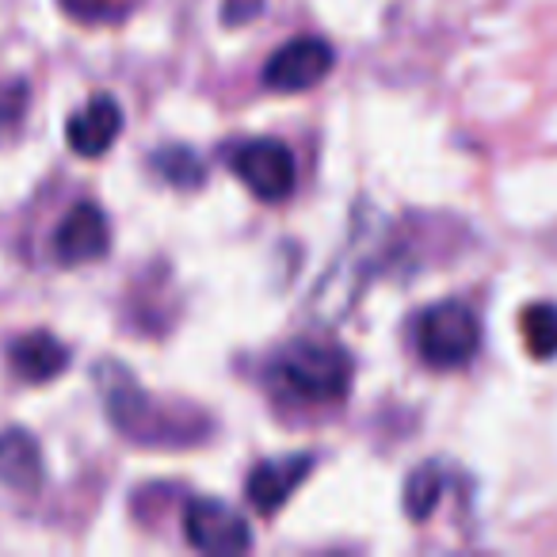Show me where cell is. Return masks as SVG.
Masks as SVG:
<instances>
[{
  "instance_id": "6da1fadb",
  "label": "cell",
  "mask_w": 557,
  "mask_h": 557,
  "mask_svg": "<svg viewBox=\"0 0 557 557\" xmlns=\"http://www.w3.org/2000/svg\"><path fill=\"white\" fill-rule=\"evenodd\" d=\"M96 386H100L108 420L126 440L138 443V447L176 450V447H195V443L207 440L210 432L207 412L191 409V405H164L157 397H149L123 363L103 359L96 367Z\"/></svg>"
},
{
  "instance_id": "7a4b0ae2",
  "label": "cell",
  "mask_w": 557,
  "mask_h": 557,
  "mask_svg": "<svg viewBox=\"0 0 557 557\" xmlns=\"http://www.w3.org/2000/svg\"><path fill=\"white\" fill-rule=\"evenodd\" d=\"M356 359L341 344L290 341L271 359V382L302 405H336L351 389Z\"/></svg>"
},
{
  "instance_id": "3957f363",
  "label": "cell",
  "mask_w": 557,
  "mask_h": 557,
  "mask_svg": "<svg viewBox=\"0 0 557 557\" xmlns=\"http://www.w3.org/2000/svg\"><path fill=\"white\" fill-rule=\"evenodd\" d=\"M412 344L432 371H462L481 351V318L458 298L432 302L412 325Z\"/></svg>"
},
{
  "instance_id": "277c9868",
  "label": "cell",
  "mask_w": 557,
  "mask_h": 557,
  "mask_svg": "<svg viewBox=\"0 0 557 557\" xmlns=\"http://www.w3.org/2000/svg\"><path fill=\"white\" fill-rule=\"evenodd\" d=\"M230 172L256 195L260 202H283L290 199L298 184V164L290 146L278 138H248L225 149Z\"/></svg>"
},
{
  "instance_id": "5b68a950",
  "label": "cell",
  "mask_w": 557,
  "mask_h": 557,
  "mask_svg": "<svg viewBox=\"0 0 557 557\" xmlns=\"http://www.w3.org/2000/svg\"><path fill=\"white\" fill-rule=\"evenodd\" d=\"M184 534L199 554L210 557H237L252 549V531L240 519L237 508L214 500V496H195L184 508Z\"/></svg>"
},
{
  "instance_id": "8992f818",
  "label": "cell",
  "mask_w": 557,
  "mask_h": 557,
  "mask_svg": "<svg viewBox=\"0 0 557 557\" xmlns=\"http://www.w3.org/2000/svg\"><path fill=\"white\" fill-rule=\"evenodd\" d=\"M333 62H336V54L325 39H313V35L290 39L268 58V65H263V85L283 96L310 92V88H318L321 81L333 73Z\"/></svg>"
},
{
  "instance_id": "52a82bcc",
  "label": "cell",
  "mask_w": 557,
  "mask_h": 557,
  "mask_svg": "<svg viewBox=\"0 0 557 557\" xmlns=\"http://www.w3.org/2000/svg\"><path fill=\"white\" fill-rule=\"evenodd\" d=\"M111 248V225L103 207L96 202H73L54 230V260L62 268H81V263L103 260Z\"/></svg>"
},
{
  "instance_id": "ba28073f",
  "label": "cell",
  "mask_w": 557,
  "mask_h": 557,
  "mask_svg": "<svg viewBox=\"0 0 557 557\" xmlns=\"http://www.w3.org/2000/svg\"><path fill=\"white\" fill-rule=\"evenodd\" d=\"M313 455H287V458H268L260 462L245 481V496L260 516H275L278 508H287L295 488L313 473Z\"/></svg>"
},
{
  "instance_id": "9c48e42d",
  "label": "cell",
  "mask_w": 557,
  "mask_h": 557,
  "mask_svg": "<svg viewBox=\"0 0 557 557\" xmlns=\"http://www.w3.org/2000/svg\"><path fill=\"white\" fill-rule=\"evenodd\" d=\"M70 344H62L54 333L47 329H35V333H24L9 344V367L20 382H32V386H47L58 374H65L70 367Z\"/></svg>"
},
{
  "instance_id": "30bf717a",
  "label": "cell",
  "mask_w": 557,
  "mask_h": 557,
  "mask_svg": "<svg viewBox=\"0 0 557 557\" xmlns=\"http://www.w3.org/2000/svg\"><path fill=\"white\" fill-rule=\"evenodd\" d=\"M119 134H123V108H119L115 96H96V100H88L81 111H73L70 126H65L70 149L81 157H103L115 146Z\"/></svg>"
},
{
  "instance_id": "8fae6325",
  "label": "cell",
  "mask_w": 557,
  "mask_h": 557,
  "mask_svg": "<svg viewBox=\"0 0 557 557\" xmlns=\"http://www.w3.org/2000/svg\"><path fill=\"white\" fill-rule=\"evenodd\" d=\"M42 447L27 428H4L0 432V485L16 493H35L42 485Z\"/></svg>"
},
{
  "instance_id": "7c38bea8",
  "label": "cell",
  "mask_w": 557,
  "mask_h": 557,
  "mask_svg": "<svg viewBox=\"0 0 557 557\" xmlns=\"http://www.w3.org/2000/svg\"><path fill=\"white\" fill-rule=\"evenodd\" d=\"M443 485H447L443 466L440 462H420L417 470L409 473V481H405V516H409L412 523L432 519V511L440 508Z\"/></svg>"
},
{
  "instance_id": "4fadbf2b",
  "label": "cell",
  "mask_w": 557,
  "mask_h": 557,
  "mask_svg": "<svg viewBox=\"0 0 557 557\" xmlns=\"http://www.w3.org/2000/svg\"><path fill=\"white\" fill-rule=\"evenodd\" d=\"M149 164H153L164 184L180 187V191H195L207 180V164L199 161V153L191 146H161L149 157Z\"/></svg>"
},
{
  "instance_id": "5bb4252c",
  "label": "cell",
  "mask_w": 557,
  "mask_h": 557,
  "mask_svg": "<svg viewBox=\"0 0 557 557\" xmlns=\"http://www.w3.org/2000/svg\"><path fill=\"white\" fill-rule=\"evenodd\" d=\"M519 329H523V344L534 359L557 356V302H531L519 318Z\"/></svg>"
},
{
  "instance_id": "9a60e30c",
  "label": "cell",
  "mask_w": 557,
  "mask_h": 557,
  "mask_svg": "<svg viewBox=\"0 0 557 557\" xmlns=\"http://www.w3.org/2000/svg\"><path fill=\"white\" fill-rule=\"evenodd\" d=\"M27 111V81H9L0 88V126H16Z\"/></svg>"
},
{
  "instance_id": "2e32d148",
  "label": "cell",
  "mask_w": 557,
  "mask_h": 557,
  "mask_svg": "<svg viewBox=\"0 0 557 557\" xmlns=\"http://www.w3.org/2000/svg\"><path fill=\"white\" fill-rule=\"evenodd\" d=\"M268 0H222V24L225 27H245L263 16Z\"/></svg>"
},
{
  "instance_id": "e0dca14e",
  "label": "cell",
  "mask_w": 557,
  "mask_h": 557,
  "mask_svg": "<svg viewBox=\"0 0 557 557\" xmlns=\"http://www.w3.org/2000/svg\"><path fill=\"white\" fill-rule=\"evenodd\" d=\"M65 4H70V9H73V12H77V9H81V4H96V0H65Z\"/></svg>"
}]
</instances>
